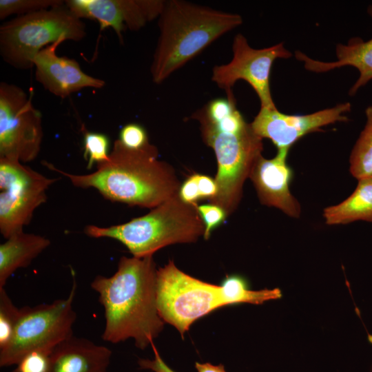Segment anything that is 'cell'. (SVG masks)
I'll return each instance as SVG.
<instances>
[{"mask_svg": "<svg viewBox=\"0 0 372 372\" xmlns=\"http://www.w3.org/2000/svg\"><path fill=\"white\" fill-rule=\"evenodd\" d=\"M56 180L18 161L0 158V232L6 239L23 231Z\"/></svg>", "mask_w": 372, "mask_h": 372, "instance_id": "obj_9", "label": "cell"}, {"mask_svg": "<svg viewBox=\"0 0 372 372\" xmlns=\"http://www.w3.org/2000/svg\"><path fill=\"white\" fill-rule=\"evenodd\" d=\"M197 209L205 227L203 236L208 239L212 230L224 221L227 214L221 207L212 203L198 205Z\"/></svg>", "mask_w": 372, "mask_h": 372, "instance_id": "obj_27", "label": "cell"}, {"mask_svg": "<svg viewBox=\"0 0 372 372\" xmlns=\"http://www.w3.org/2000/svg\"><path fill=\"white\" fill-rule=\"evenodd\" d=\"M366 122L349 157V171L357 180L372 176V106L365 110Z\"/></svg>", "mask_w": 372, "mask_h": 372, "instance_id": "obj_21", "label": "cell"}, {"mask_svg": "<svg viewBox=\"0 0 372 372\" xmlns=\"http://www.w3.org/2000/svg\"><path fill=\"white\" fill-rule=\"evenodd\" d=\"M196 180L202 198L213 199L217 194V185L215 179L211 177L196 174Z\"/></svg>", "mask_w": 372, "mask_h": 372, "instance_id": "obj_30", "label": "cell"}, {"mask_svg": "<svg viewBox=\"0 0 372 372\" xmlns=\"http://www.w3.org/2000/svg\"><path fill=\"white\" fill-rule=\"evenodd\" d=\"M358 180L355 190L347 198L324 209L327 225H346L358 220L372 223V176Z\"/></svg>", "mask_w": 372, "mask_h": 372, "instance_id": "obj_19", "label": "cell"}, {"mask_svg": "<svg viewBox=\"0 0 372 372\" xmlns=\"http://www.w3.org/2000/svg\"><path fill=\"white\" fill-rule=\"evenodd\" d=\"M351 109V103L346 102L309 114L289 115L277 108L260 107L251 125L258 136L271 140L278 149H290L309 133L337 122L347 121L346 114Z\"/></svg>", "mask_w": 372, "mask_h": 372, "instance_id": "obj_12", "label": "cell"}, {"mask_svg": "<svg viewBox=\"0 0 372 372\" xmlns=\"http://www.w3.org/2000/svg\"><path fill=\"white\" fill-rule=\"evenodd\" d=\"M43 136L41 113L18 85L0 83V158L28 163L38 156Z\"/></svg>", "mask_w": 372, "mask_h": 372, "instance_id": "obj_10", "label": "cell"}, {"mask_svg": "<svg viewBox=\"0 0 372 372\" xmlns=\"http://www.w3.org/2000/svg\"><path fill=\"white\" fill-rule=\"evenodd\" d=\"M157 269L153 256H123L111 276H96L91 288L104 309L101 338L112 344L132 339L144 349L163 329L156 298Z\"/></svg>", "mask_w": 372, "mask_h": 372, "instance_id": "obj_1", "label": "cell"}, {"mask_svg": "<svg viewBox=\"0 0 372 372\" xmlns=\"http://www.w3.org/2000/svg\"><path fill=\"white\" fill-rule=\"evenodd\" d=\"M220 287L225 306L240 303L260 304L266 301L282 297V292L278 288L250 290L246 280L238 275L227 276Z\"/></svg>", "mask_w": 372, "mask_h": 372, "instance_id": "obj_20", "label": "cell"}, {"mask_svg": "<svg viewBox=\"0 0 372 372\" xmlns=\"http://www.w3.org/2000/svg\"><path fill=\"white\" fill-rule=\"evenodd\" d=\"M50 245L47 238L23 231L7 238L0 245V288L17 269L30 265Z\"/></svg>", "mask_w": 372, "mask_h": 372, "instance_id": "obj_18", "label": "cell"}, {"mask_svg": "<svg viewBox=\"0 0 372 372\" xmlns=\"http://www.w3.org/2000/svg\"><path fill=\"white\" fill-rule=\"evenodd\" d=\"M192 118L198 121L202 138L213 149L217 160L215 180L218 191L210 201L229 216L238 207L244 183L262 156V138L254 132L236 106L214 118L200 108Z\"/></svg>", "mask_w": 372, "mask_h": 372, "instance_id": "obj_4", "label": "cell"}, {"mask_svg": "<svg viewBox=\"0 0 372 372\" xmlns=\"http://www.w3.org/2000/svg\"><path fill=\"white\" fill-rule=\"evenodd\" d=\"M369 14L372 17V6H369ZM337 61L322 62L313 59L300 51L295 52L296 59L304 62L306 70L314 72H325L343 66H352L360 72V76L349 92L353 96L358 90L372 79V39L364 41L360 38L351 39L347 45L337 44Z\"/></svg>", "mask_w": 372, "mask_h": 372, "instance_id": "obj_17", "label": "cell"}, {"mask_svg": "<svg viewBox=\"0 0 372 372\" xmlns=\"http://www.w3.org/2000/svg\"><path fill=\"white\" fill-rule=\"evenodd\" d=\"M163 0H68L65 5L79 19L96 21L101 30L112 28L120 42L127 29L137 31L159 17Z\"/></svg>", "mask_w": 372, "mask_h": 372, "instance_id": "obj_13", "label": "cell"}, {"mask_svg": "<svg viewBox=\"0 0 372 372\" xmlns=\"http://www.w3.org/2000/svg\"><path fill=\"white\" fill-rule=\"evenodd\" d=\"M151 64L152 81L161 83L222 35L240 25V15L182 0L165 1Z\"/></svg>", "mask_w": 372, "mask_h": 372, "instance_id": "obj_3", "label": "cell"}, {"mask_svg": "<svg viewBox=\"0 0 372 372\" xmlns=\"http://www.w3.org/2000/svg\"><path fill=\"white\" fill-rule=\"evenodd\" d=\"M156 298L161 318L182 337L196 320L225 306L220 285L189 276L172 260L157 269Z\"/></svg>", "mask_w": 372, "mask_h": 372, "instance_id": "obj_8", "label": "cell"}, {"mask_svg": "<svg viewBox=\"0 0 372 372\" xmlns=\"http://www.w3.org/2000/svg\"><path fill=\"white\" fill-rule=\"evenodd\" d=\"M158 157L157 147L149 143L134 149L117 139L108 159L90 174H73L44 164L75 187L94 188L112 202L152 209L176 195L180 186L174 169Z\"/></svg>", "mask_w": 372, "mask_h": 372, "instance_id": "obj_2", "label": "cell"}, {"mask_svg": "<svg viewBox=\"0 0 372 372\" xmlns=\"http://www.w3.org/2000/svg\"><path fill=\"white\" fill-rule=\"evenodd\" d=\"M110 141L101 133L85 132L83 136V156L87 161V168L94 163H101L108 159Z\"/></svg>", "mask_w": 372, "mask_h": 372, "instance_id": "obj_24", "label": "cell"}, {"mask_svg": "<svg viewBox=\"0 0 372 372\" xmlns=\"http://www.w3.org/2000/svg\"><path fill=\"white\" fill-rule=\"evenodd\" d=\"M233 56L226 64L216 65L212 70L211 80L225 90L231 88L238 80L247 81L257 94L261 107L276 108L270 89L272 65L278 59L292 56L283 43L262 49L251 48L242 34L235 36L232 45Z\"/></svg>", "mask_w": 372, "mask_h": 372, "instance_id": "obj_11", "label": "cell"}, {"mask_svg": "<svg viewBox=\"0 0 372 372\" xmlns=\"http://www.w3.org/2000/svg\"><path fill=\"white\" fill-rule=\"evenodd\" d=\"M118 140L127 147L141 149L149 143L145 130L137 123H128L123 127Z\"/></svg>", "mask_w": 372, "mask_h": 372, "instance_id": "obj_26", "label": "cell"}, {"mask_svg": "<svg viewBox=\"0 0 372 372\" xmlns=\"http://www.w3.org/2000/svg\"><path fill=\"white\" fill-rule=\"evenodd\" d=\"M152 346L154 353V359L139 358L138 364L140 368L154 372H176L169 368L163 361L154 344Z\"/></svg>", "mask_w": 372, "mask_h": 372, "instance_id": "obj_29", "label": "cell"}, {"mask_svg": "<svg viewBox=\"0 0 372 372\" xmlns=\"http://www.w3.org/2000/svg\"><path fill=\"white\" fill-rule=\"evenodd\" d=\"M20 312V308L15 306L4 287L0 288V350L11 341Z\"/></svg>", "mask_w": 372, "mask_h": 372, "instance_id": "obj_22", "label": "cell"}, {"mask_svg": "<svg viewBox=\"0 0 372 372\" xmlns=\"http://www.w3.org/2000/svg\"><path fill=\"white\" fill-rule=\"evenodd\" d=\"M289 150L279 149L270 159L260 156L251 168L249 178L262 204L277 208L289 217L298 218L301 207L289 189L293 171L287 161Z\"/></svg>", "mask_w": 372, "mask_h": 372, "instance_id": "obj_14", "label": "cell"}, {"mask_svg": "<svg viewBox=\"0 0 372 372\" xmlns=\"http://www.w3.org/2000/svg\"><path fill=\"white\" fill-rule=\"evenodd\" d=\"M50 353L43 350L32 351L21 358L12 372H48Z\"/></svg>", "mask_w": 372, "mask_h": 372, "instance_id": "obj_25", "label": "cell"}, {"mask_svg": "<svg viewBox=\"0 0 372 372\" xmlns=\"http://www.w3.org/2000/svg\"><path fill=\"white\" fill-rule=\"evenodd\" d=\"M178 195L183 202L190 205H197V201L202 198L198 187L196 174L190 176L180 186Z\"/></svg>", "mask_w": 372, "mask_h": 372, "instance_id": "obj_28", "label": "cell"}, {"mask_svg": "<svg viewBox=\"0 0 372 372\" xmlns=\"http://www.w3.org/2000/svg\"><path fill=\"white\" fill-rule=\"evenodd\" d=\"M195 367L198 372H226L223 364L213 365L208 362H196Z\"/></svg>", "mask_w": 372, "mask_h": 372, "instance_id": "obj_31", "label": "cell"}, {"mask_svg": "<svg viewBox=\"0 0 372 372\" xmlns=\"http://www.w3.org/2000/svg\"><path fill=\"white\" fill-rule=\"evenodd\" d=\"M112 354L108 347L73 335L52 351L48 372H107Z\"/></svg>", "mask_w": 372, "mask_h": 372, "instance_id": "obj_16", "label": "cell"}, {"mask_svg": "<svg viewBox=\"0 0 372 372\" xmlns=\"http://www.w3.org/2000/svg\"><path fill=\"white\" fill-rule=\"evenodd\" d=\"M86 36L83 21L63 5L16 17L0 27V54L18 70L34 68L44 48L59 41H80Z\"/></svg>", "mask_w": 372, "mask_h": 372, "instance_id": "obj_6", "label": "cell"}, {"mask_svg": "<svg viewBox=\"0 0 372 372\" xmlns=\"http://www.w3.org/2000/svg\"><path fill=\"white\" fill-rule=\"evenodd\" d=\"M197 207L183 202L177 194L145 216L110 227L90 225L84 231L91 238L116 240L132 256L143 258L167 245L194 242L204 236L205 227Z\"/></svg>", "mask_w": 372, "mask_h": 372, "instance_id": "obj_5", "label": "cell"}, {"mask_svg": "<svg viewBox=\"0 0 372 372\" xmlns=\"http://www.w3.org/2000/svg\"><path fill=\"white\" fill-rule=\"evenodd\" d=\"M65 3L61 0H0V19L28 14Z\"/></svg>", "mask_w": 372, "mask_h": 372, "instance_id": "obj_23", "label": "cell"}, {"mask_svg": "<svg viewBox=\"0 0 372 372\" xmlns=\"http://www.w3.org/2000/svg\"><path fill=\"white\" fill-rule=\"evenodd\" d=\"M63 42L48 45L34 57L36 80L49 92L61 99L83 88L103 87L105 82L85 73L75 59L56 55V50Z\"/></svg>", "mask_w": 372, "mask_h": 372, "instance_id": "obj_15", "label": "cell"}, {"mask_svg": "<svg viewBox=\"0 0 372 372\" xmlns=\"http://www.w3.org/2000/svg\"><path fill=\"white\" fill-rule=\"evenodd\" d=\"M72 285L65 298L51 303L20 308V317L12 338L0 350V366L17 365L26 354L37 350L49 352L73 335L76 319L73 302L76 280L72 271Z\"/></svg>", "mask_w": 372, "mask_h": 372, "instance_id": "obj_7", "label": "cell"}]
</instances>
